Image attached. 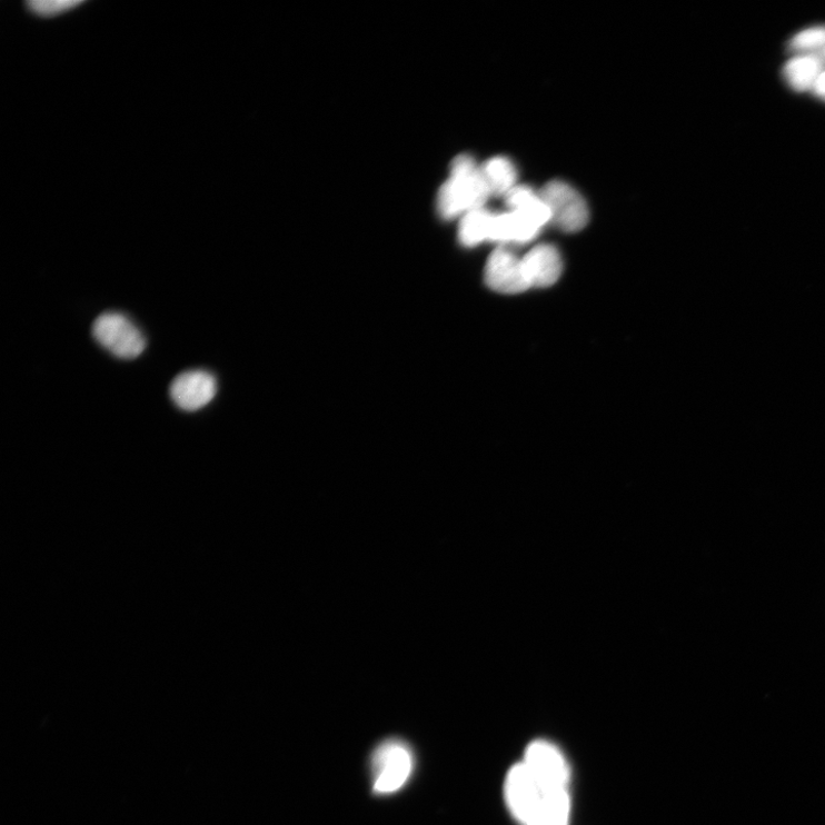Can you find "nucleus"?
I'll use <instances>...</instances> for the list:
<instances>
[{
    "instance_id": "obj_15",
    "label": "nucleus",
    "mask_w": 825,
    "mask_h": 825,
    "mask_svg": "<svg viewBox=\"0 0 825 825\" xmlns=\"http://www.w3.org/2000/svg\"><path fill=\"white\" fill-rule=\"evenodd\" d=\"M483 175L491 195L507 196L516 187L517 172L506 158H495L481 167Z\"/></svg>"
},
{
    "instance_id": "obj_17",
    "label": "nucleus",
    "mask_w": 825,
    "mask_h": 825,
    "mask_svg": "<svg viewBox=\"0 0 825 825\" xmlns=\"http://www.w3.org/2000/svg\"><path fill=\"white\" fill-rule=\"evenodd\" d=\"M82 2H29L27 9L36 17L54 18L80 7Z\"/></svg>"
},
{
    "instance_id": "obj_7",
    "label": "nucleus",
    "mask_w": 825,
    "mask_h": 825,
    "mask_svg": "<svg viewBox=\"0 0 825 825\" xmlns=\"http://www.w3.org/2000/svg\"><path fill=\"white\" fill-rule=\"evenodd\" d=\"M217 394V380L207 370H187L170 386V397L185 411H197L207 406Z\"/></svg>"
},
{
    "instance_id": "obj_8",
    "label": "nucleus",
    "mask_w": 825,
    "mask_h": 825,
    "mask_svg": "<svg viewBox=\"0 0 825 825\" xmlns=\"http://www.w3.org/2000/svg\"><path fill=\"white\" fill-rule=\"evenodd\" d=\"M485 282L501 294H519L530 287L525 278L521 259L505 248H499L487 260Z\"/></svg>"
},
{
    "instance_id": "obj_2",
    "label": "nucleus",
    "mask_w": 825,
    "mask_h": 825,
    "mask_svg": "<svg viewBox=\"0 0 825 825\" xmlns=\"http://www.w3.org/2000/svg\"><path fill=\"white\" fill-rule=\"evenodd\" d=\"M416 768L411 747L390 738L377 746L370 758L371 789L375 795L390 796L402 789Z\"/></svg>"
},
{
    "instance_id": "obj_14",
    "label": "nucleus",
    "mask_w": 825,
    "mask_h": 825,
    "mask_svg": "<svg viewBox=\"0 0 825 825\" xmlns=\"http://www.w3.org/2000/svg\"><path fill=\"white\" fill-rule=\"evenodd\" d=\"M495 213L484 209L466 213L460 223L459 239L466 247H475L491 240Z\"/></svg>"
},
{
    "instance_id": "obj_11",
    "label": "nucleus",
    "mask_w": 825,
    "mask_h": 825,
    "mask_svg": "<svg viewBox=\"0 0 825 825\" xmlns=\"http://www.w3.org/2000/svg\"><path fill=\"white\" fill-rule=\"evenodd\" d=\"M506 202L510 211L517 212L529 219L543 229L551 220V213L540 195L535 193L527 186H516L506 196Z\"/></svg>"
},
{
    "instance_id": "obj_6",
    "label": "nucleus",
    "mask_w": 825,
    "mask_h": 825,
    "mask_svg": "<svg viewBox=\"0 0 825 825\" xmlns=\"http://www.w3.org/2000/svg\"><path fill=\"white\" fill-rule=\"evenodd\" d=\"M544 795L543 787L523 762L509 769L505 782V798L511 815L521 825L527 824Z\"/></svg>"
},
{
    "instance_id": "obj_19",
    "label": "nucleus",
    "mask_w": 825,
    "mask_h": 825,
    "mask_svg": "<svg viewBox=\"0 0 825 825\" xmlns=\"http://www.w3.org/2000/svg\"><path fill=\"white\" fill-rule=\"evenodd\" d=\"M824 53H825V51H824Z\"/></svg>"
},
{
    "instance_id": "obj_13",
    "label": "nucleus",
    "mask_w": 825,
    "mask_h": 825,
    "mask_svg": "<svg viewBox=\"0 0 825 825\" xmlns=\"http://www.w3.org/2000/svg\"><path fill=\"white\" fill-rule=\"evenodd\" d=\"M823 72V61L814 54L799 56L784 67L787 83L798 92L813 90Z\"/></svg>"
},
{
    "instance_id": "obj_4",
    "label": "nucleus",
    "mask_w": 825,
    "mask_h": 825,
    "mask_svg": "<svg viewBox=\"0 0 825 825\" xmlns=\"http://www.w3.org/2000/svg\"><path fill=\"white\" fill-rule=\"evenodd\" d=\"M551 213V221L558 229L575 233L582 231L588 220L589 211L584 198L565 181L548 182L539 193Z\"/></svg>"
},
{
    "instance_id": "obj_18",
    "label": "nucleus",
    "mask_w": 825,
    "mask_h": 825,
    "mask_svg": "<svg viewBox=\"0 0 825 825\" xmlns=\"http://www.w3.org/2000/svg\"><path fill=\"white\" fill-rule=\"evenodd\" d=\"M813 91L818 98L825 100V71L821 74L819 79L815 83Z\"/></svg>"
},
{
    "instance_id": "obj_9",
    "label": "nucleus",
    "mask_w": 825,
    "mask_h": 825,
    "mask_svg": "<svg viewBox=\"0 0 825 825\" xmlns=\"http://www.w3.org/2000/svg\"><path fill=\"white\" fill-rule=\"evenodd\" d=\"M521 267L530 287H550L560 277L561 258L558 250L550 245L534 248L521 258Z\"/></svg>"
},
{
    "instance_id": "obj_3",
    "label": "nucleus",
    "mask_w": 825,
    "mask_h": 825,
    "mask_svg": "<svg viewBox=\"0 0 825 825\" xmlns=\"http://www.w3.org/2000/svg\"><path fill=\"white\" fill-rule=\"evenodd\" d=\"M95 340L112 356L132 360L146 349V339L141 330L126 316L119 312L100 315L92 326Z\"/></svg>"
},
{
    "instance_id": "obj_16",
    "label": "nucleus",
    "mask_w": 825,
    "mask_h": 825,
    "mask_svg": "<svg viewBox=\"0 0 825 825\" xmlns=\"http://www.w3.org/2000/svg\"><path fill=\"white\" fill-rule=\"evenodd\" d=\"M791 49L803 56L825 51V27L809 28L799 32L791 43Z\"/></svg>"
},
{
    "instance_id": "obj_1",
    "label": "nucleus",
    "mask_w": 825,
    "mask_h": 825,
    "mask_svg": "<svg viewBox=\"0 0 825 825\" xmlns=\"http://www.w3.org/2000/svg\"><path fill=\"white\" fill-rule=\"evenodd\" d=\"M491 196L481 168L469 156L456 158L451 175L440 187L437 198V210L445 219L464 217L466 213L483 209Z\"/></svg>"
},
{
    "instance_id": "obj_12",
    "label": "nucleus",
    "mask_w": 825,
    "mask_h": 825,
    "mask_svg": "<svg viewBox=\"0 0 825 825\" xmlns=\"http://www.w3.org/2000/svg\"><path fill=\"white\" fill-rule=\"evenodd\" d=\"M570 811L568 791L545 793L540 804L525 825H568Z\"/></svg>"
},
{
    "instance_id": "obj_5",
    "label": "nucleus",
    "mask_w": 825,
    "mask_h": 825,
    "mask_svg": "<svg viewBox=\"0 0 825 825\" xmlns=\"http://www.w3.org/2000/svg\"><path fill=\"white\" fill-rule=\"evenodd\" d=\"M523 764L545 793L568 791L570 768L554 744L546 740L533 742L525 752Z\"/></svg>"
},
{
    "instance_id": "obj_10",
    "label": "nucleus",
    "mask_w": 825,
    "mask_h": 825,
    "mask_svg": "<svg viewBox=\"0 0 825 825\" xmlns=\"http://www.w3.org/2000/svg\"><path fill=\"white\" fill-rule=\"evenodd\" d=\"M541 229L517 212L495 215L491 241L525 243L534 240Z\"/></svg>"
}]
</instances>
